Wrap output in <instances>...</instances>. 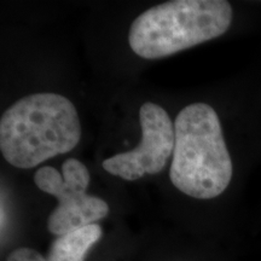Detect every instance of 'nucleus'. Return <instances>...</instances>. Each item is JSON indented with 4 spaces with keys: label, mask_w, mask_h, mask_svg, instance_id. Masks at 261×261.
<instances>
[{
    "label": "nucleus",
    "mask_w": 261,
    "mask_h": 261,
    "mask_svg": "<svg viewBox=\"0 0 261 261\" xmlns=\"http://www.w3.org/2000/svg\"><path fill=\"white\" fill-rule=\"evenodd\" d=\"M81 123L71 100L54 92L28 94L3 113L0 151L16 168H34L79 144Z\"/></svg>",
    "instance_id": "obj_1"
},
{
    "label": "nucleus",
    "mask_w": 261,
    "mask_h": 261,
    "mask_svg": "<svg viewBox=\"0 0 261 261\" xmlns=\"http://www.w3.org/2000/svg\"><path fill=\"white\" fill-rule=\"evenodd\" d=\"M175 145L169 179L179 191L212 200L226 190L233 166L219 116L207 103H192L175 117Z\"/></svg>",
    "instance_id": "obj_2"
},
{
    "label": "nucleus",
    "mask_w": 261,
    "mask_h": 261,
    "mask_svg": "<svg viewBox=\"0 0 261 261\" xmlns=\"http://www.w3.org/2000/svg\"><path fill=\"white\" fill-rule=\"evenodd\" d=\"M225 0H172L142 12L132 22L129 47L144 60H160L219 38L232 22Z\"/></svg>",
    "instance_id": "obj_3"
},
{
    "label": "nucleus",
    "mask_w": 261,
    "mask_h": 261,
    "mask_svg": "<svg viewBox=\"0 0 261 261\" xmlns=\"http://www.w3.org/2000/svg\"><path fill=\"white\" fill-rule=\"evenodd\" d=\"M90 172L76 159L65 160L62 173L50 166L39 168L34 182L41 191L58 200V205L47 219V230L54 236L97 224L109 214V204L103 198L87 194Z\"/></svg>",
    "instance_id": "obj_4"
},
{
    "label": "nucleus",
    "mask_w": 261,
    "mask_h": 261,
    "mask_svg": "<svg viewBox=\"0 0 261 261\" xmlns=\"http://www.w3.org/2000/svg\"><path fill=\"white\" fill-rule=\"evenodd\" d=\"M139 144L103 161V168L108 173L128 181L162 172L174 151V122L162 107L152 102L143 104L139 109Z\"/></svg>",
    "instance_id": "obj_5"
},
{
    "label": "nucleus",
    "mask_w": 261,
    "mask_h": 261,
    "mask_svg": "<svg viewBox=\"0 0 261 261\" xmlns=\"http://www.w3.org/2000/svg\"><path fill=\"white\" fill-rule=\"evenodd\" d=\"M100 225L92 224L57 237L51 243L47 261H85L87 253L102 238Z\"/></svg>",
    "instance_id": "obj_6"
},
{
    "label": "nucleus",
    "mask_w": 261,
    "mask_h": 261,
    "mask_svg": "<svg viewBox=\"0 0 261 261\" xmlns=\"http://www.w3.org/2000/svg\"><path fill=\"white\" fill-rule=\"evenodd\" d=\"M6 261H47V259L33 248L19 247L9 254Z\"/></svg>",
    "instance_id": "obj_7"
}]
</instances>
